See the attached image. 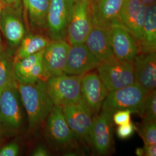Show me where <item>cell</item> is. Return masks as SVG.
Listing matches in <instances>:
<instances>
[{
	"label": "cell",
	"instance_id": "e575fe53",
	"mask_svg": "<svg viewBox=\"0 0 156 156\" xmlns=\"http://www.w3.org/2000/svg\"><path fill=\"white\" fill-rule=\"evenodd\" d=\"M3 135H4V129L0 125V143L1 142L3 138Z\"/></svg>",
	"mask_w": 156,
	"mask_h": 156
},
{
	"label": "cell",
	"instance_id": "277c9868",
	"mask_svg": "<svg viewBox=\"0 0 156 156\" xmlns=\"http://www.w3.org/2000/svg\"><path fill=\"white\" fill-rule=\"evenodd\" d=\"M97 73L108 91L127 87L135 82L133 62H124L115 57L101 62Z\"/></svg>",
	"mask_w": 156,
	"mask_h": 156
},
{
	"label": "cell",
	"instance_id": "d6986e66",
	"mask_svg": "<svg viewBox=\"0 0 156 156\" xmlns=\"http://www.w3.org/2000/svg\"><path fill=\"white\" fill-rule=\"evenodd\" d=\"M84 44L100 62L115 57L106 29L93 26Z\"/></svg>",
	"mask_w": 156,
	"mask_h": 156
},
{
	"label": "cell",
	"instance_id": "cb8c5ba5",
	"mask_svg": "<svg viewBox=\"0 0 156 156\" xmlns=\"http://www.w3.org/2000/svg\"><path fill=\"white\" fill-rule=\"evenodd\" d=\"M13 57L3 50L0 51V93L7 88L18 86Z\"/></svg>",
	"mask_w": 156,
	"mask_h": 156
},
{
	"label": "cell",
	"instance_id": "9a60e30c",
	"mask_svg": "<svg viewBox=\"0 0 156 156\" xmlns=\"http://www.w3.org/2000/svg\"><path fill=\"white\" fill-rule=\"evenodd\" d=\"M70 46L65 39L51 40L44 49L42 61L46 80L51 76L64 73Z\"/></svg>",
	"mask_w": 156,
	"mask_h": 156
},
{
	"label": "cell",
	"instance_id": "8992f818",
	"mask_svg": "<svg viewBox=\"0 0 156 156\" xmlns=\"http://www.w3.org/2000/svg\"><path fill=\"white\" fill-rule=\"evenodd\" d=\"M76 0H50L46 27L51 40L67 38V29Z\"/></svg>",
	"mask_w": 156,
	"mask_h": 156
},
{
	"label": "cell",
	"instance_id": "6da1fadb",
	"mask_svg": "<svg viewBox=\"0 0 156 156\" xmlns=\"http://www.w3.org/2000/svg\"><path fill=\"white\" fill-rule=\"evenodd\" d=\"M23 106L28 117L29 128L34 131L45 122L55 105L47 89L46 82L18 83Z\"/></svg>",
	"mask_w": 156,
	"mask_h": 156
},
{
	"label": "cell",
	"instance_id": "7a4b0ae2",
	"mask_svg": "<svg viewBox=\"0 0 156 156\" xmlns=\"http://www.w3.org/2000/svg\"><path fill=\"white\" fill-rule=\"evenodd\" d=\"M149 92L136 83L120 89L109 91L101 111L111 115L122 110H129L140 115Z\"/></svg>",
	"mask_w": 156,
	"mask_h": 156
},
{
	"label": "cell",
	"instance_id": "8d00e7d4",
	"mask_svg": "<svg viewBox=\"0 0 156 156\" xmlns=\"http://www.w3.org/2000/svg\"><path fill=\"white\" fill-rule=\"evenodd\" d=\"M3 50L2 48V39H1V31L0 30V51Z\"/></svg>",
	"mask_w": 156,
	"mask_h": 156
},
{
	"label": "cell",
	"instance_id": "9c48e42d",
	"mask_svg": "<svg viewBox=\"0 0 156 156\" xmlns=\"http://www.w3.org/2000/svg\"><path fill=\"white\" fill-rule=\"evenodd\" d=\"M107 30L114 56L122 61L133 62L140 49L133 34L120 24L112 25Z\"/></svg>",
	"mask_w": 156,
	"mask_h": 156
},
{
	"label": "cell",
	"instance_id": "8fae6325",
	"mask_svg": "<svg viewBox=\"0 0 156 156\" xmlns=\"http://www.w3.org/2000/svg\"><path fill=\"white\" fill-rule=\"evenodd\" d=\"M69 127L79 140L90 144V132L93 122V115L89 108L81 101L62 108Z\"/></svg>",
	"mask_w": 156,
	"mask_h": 156
},
{
	"label": "cell",
	"instance_id": "1f68e13d",
	"mask_svg": "<svg viewBox=\"0 0 156 156\" xmlns=\"http://www.w3.org/2000/svg\"><path fill=\"white\" fill-rule=\"evenodd\" d=\"M5 6H18L22 5V0H0Z\"/></svg>",
	"mask_w": 156,
	"mask_h": 156
},
{
	"label": "cell",
	"instance_id": "52a82bcc",
	"mask_svg": "<svg viewBox=\"0 0 156 156\" xmlns=\"http://www.w3.org/2000/svg\"><path fill=\"white\" fill-rule=\"evenodd\" d=\"M47 137L58 149H66L75 144L77 138L69 127L62 108L55 106L46 120Z\"/></svg>",
	"mask_w": 156,
	"mask_h": 156
},
{
	"label": "cell",
	"instance_id": "7402d4cb",
	"mask_svg": "<svg viewBox=\"0 0 156 156\" xmlns=\"http://www.w3.org/2000/svg\"><path fill=\"white\" fill-rule=\"evenodd\" d=\"M49 3L50 0H22L23 12L32 28H46Z\"/></svg>",
	"mask_w": 156,
	"mask_h": 156
},
{
	"label": "cell",
	"instance_id": "ffe728a7",
	"mask_svg": "<svg viewBox=\"0 0 156 156\" xmlns=\"http://www.w3.org/2000/svg\"><path fill=\"white\" fill-rule=\"evenodd\" d=\"M43 50L14 62V73L18 83H28L37 77L42 62Z\"/></svg>",
	"mask_w": 156,
	"mask_h": 156
},
{
	"label": "cell",
	"instance_id": "836d02e7",
	"mask_svg": "<svg viewBox=\"0 0 156 156\" xmlns=\"http://www.w3.org/2000/svg\"><path fill=\"white\" fill-rule=\"evenodd\" d=\"M146 6L150 5L151 4H155L156 0H139Z\"/></svg>",
	"mask_w": 156,
	"mask_h": 156
},
{
	"label": "cell",
	"instance_id": "83f0119b",
	"mask_svg": "<svg viewBox=\"0 0 156 156\" xmlns=\"http://www.w3.org/2000/svg\"><path fill=\"white\" fill-rule=\"evenodd\" d=\"M131 112L129 110H122L114 113L112 115V120L115 124L120 126L131 122Z\"/></svg>",
	"mask_w": 156,
	"mask_h": 156
},
{
	"label": "cell",
	"instance_id": "4fadbf2b",
	"mask_svg": "<svg viewBox=\"0 0 156 156\" xmlns=\"http://www.w3.org/2000/svg\"><path fill=\"white\" fill-rule=\"evenodd\" d=\"M82 101L94 115L98 114L109 91L97 72L90 71L81 76Z\"/></svg>",
	"mask_w": 156,
	"mask_h": 156
},
{
	"label": "cell",
	"instance_id": "7c38bea8",
	"mask_svg": "<svg viewBox=\"0 0 156 156\" xmlns=\"http://www.w3.org/2000/svg\"><path fill=\"white\" fill-rule=\"evenodd\" d=\"M113 135L111 115L101 111L93 117L90 132V144L98 154H107L111 149Z\"/></svg>",
	"mask_w": 156,
	"mask_h": 156
},
{
	"label": "cell",
	"instance_id": "d4e9b609",
	"mask_svg": "<svg viewBox=\"0 0 156 156\" xmlns=\"http://www.w3.org/2000/svg\"><path fill=\"white\" fill-rule=\"evenodd\" d=\"M136 129L145 145L156 144V121H143Z\"/></svg>",
	"mask_w": 156,
	"mask_h": 156
},
{
	"label": "cell",
	"instance_id": "2e32d148",
	"mask_svg": "<svg viewBox=\"0 0 156 156\" xmlns=\"http://www.w3.org/2000/svg\"><path fill=\"white\" fill-rule=\"evenodd\" d=\"M100 63L85 44L71 45L64 73L82 76L97 68Z\"/></svg>",
	"mask_w": 156,
	"mask_h": 156
},
{
	"label": "cell",
	"instance_id": "484cf974",
	"mask_svg": "<svg viewBox=\"0 0 156 156\" xmlns=\"http://www.w3.org/2000/svg\"><path fill=\"white\" fill-rule=\"evenodd\" d=\"M140 116L143 119V121H156V90L149 92L147 95Z\"/></svg>",
	"mask_w": 156,
	"mask_h": 156
},
{
	"label": "cell",
	"instance_id": "d590c367",
	"mask_svg": "<svg viewBox=\"0 0 156 156\" xmlns=\"http://www.w3.org/2000/svg\"><path fill=\"white\" fill-rule=\"evenodd\" d=\"M4 6H5V5L0 1V18H1V14H2V12L3 9H4Z\"/></svg>",
	"mask_w": 156,
	"mask_h": 156
},
{
	"label": "cell",
	"instance_id": "f1b7e54d",
	"mask_svg": "<svg viewBox=\"0 0 156 156\" xmlns=\"http://www.w3.org/2000/svg\"><path fill=\"white\" fill-rule=\"evenodd\" d=\"M19 151L18 144L12 142L0 149V156H16L19 154Z\"/></svg>",
	"mask_w": 156,
	"mask_h": 156
},
{
	"label": "cell",
	"instance_id": "4316f807",
	"mask_svg": "<svg viewBox=\"0 0 156 156\" xmlns=\"http://www.w3.org/2000/svg\"><path fill=\"white\" fill-rule=\"evenodd\" d=\"M136 130V126L131 122L119 126L116 129L117 136L121 140H126L131 137Z\"/></svg>",
	"mask_w": 156,
	"mask_h": 156
},
{
	"label": "cell",
	"instance_id": "74e56055",
	"mask_svg": "<svg viewBox=\"0 0 156 156\" xmlns=\"http://www.w3.org/2000/svg\"><path fill=\"white\" fill-rule=\"evenodd\" d=\"M89 2H92V1H94L95 0H88Z\"/></svg>",
	"mask_w": 156,
	"mask_h": 156
},
{
	"label": "cell",
	"instance_id": "e0dca14e",
	"mask_svg": "<svg viewBox=\"0 0 156 156\" xmlns=\"http://www.w3.org/2000/svg\"><path fill=\"white\" fill-rule=\"evenodd\" d=\"M135 83L151 92L156 90V52L140 53L133 62Z\"/></svg>",
	"mask_w": 156,
	"mask_h": 156
},
{
	"label": "cell",
	"instance_id": "f546056e",
	"mask_svg": "<svg viewBox=\"0 0 156 156\" xmlns=\"http://www.w3.org/2000/svg\"><path fill=\"white\" fill-rule=\"evenodd\" d=\"M49 152L44 146L39 145L37 146L32 153V156H49Z\"/></svg>",
	"mask_w": 156,
	"mask_h": 156
},
{
	"label": "cell",
	"instance_id": "4dcf8cb0",
	"mask_svg": "<svg viewBox=\"0 0 156 156\" xmlns=\"http://www.w3.org/2000/svg\"><path fill=\"white\" fill-rule=\"evenodd\" d=\"M144 153L146 156H156V144L145 145L144 147Z\"/></svg>",
	"mask_w": 156,
	"mask_h": 156
},
{
	"label": "cell",
	"instance_id": "ac0fdd59",
	"mask_svg": "<svg viewBox=\"0 0 156 156\" xmlns=\"http://www.w3.org/2000/svg\"><path fill=\"white\" fill-rule=\"evenodd\" d=\"M146 7L139 0H125L120 17V24L128 29L138 43L141 38Z\"/></svg>",
	"mask_w": 156,
	"mask_h": 156
},
{
	"label": "cell",
	"instance_id": "44dd1931",
	"mask_svg": "<svg viewBox=\"0 0 156 156\" xmlns=\"http://www.w3.org/2000/svg\"><path fill=\"white\" fill-rule=\"evenodd\" d=\"M140 53L156 52V4L147 6L140 43Z\"/></svg>",
	"mask_w": 156,
	"mask_h": 156
},
{
	"label": "cell",
	"instance_id": "d6a6232c",
	"mask_svg": "<svg viewBox=\"0 0 156 156\" xmlns=\"http://www.w3.org/2000/svg\"><path fill=\"white\" fill-rule=\"evenodd\" d=\"M135 154H136V156H145L144 147H138V148H136V149L135 150Z\"/></svg>",
	"mask_w": 156,
	"mask_h": 156
},
{
	"label": "cell",
	"instance_id": "5b68a950",
	"mask_svg": "<svg viewBox=\"0 0 156 156\" xmlns=\"http://www.w3.org/2000/svg\"><path fill=\"white\" fill-rule=\"evenodd\" d=\"M22 102L17 87L7 88L0 93V125L4 131H19L23 123Z\"/></svg>",
	"mask_w": 156,
	"mask_h": 156
},
{
	"label": "cell",
	"instance_id": "3957f363",
	"mask_svg": "<svg viewBox=\"0 0 156 156\" xmlns=\"http://www.w3.org/2000/svg\"><path fill=\"white\" fill-rule=\"evenodd\" d=\"M80 79L81 76L64 73L46 80L47 89L55 106L62 108L82 101Z\"/></svg>",
	"mask_w": 156,
	"mask_h": 156
},
{
	"label": "cell",
	"instance_id": "30bf717a",
	"mask_svg": "<svg viewBox=\"0 0 156 156\" xmlns=\"http://www.w3.org/2000/svg\"><path fill=\"white\" fill-rule=\"evenodd\" d=\"M0 30L8 44L17 48L26 35L22 4L4 6L0 18Z\"/></svg>",
	"mask_w": 156,
	"mask_h": 156
},
{
	"label": "cell",
	"instance_id": "603a6c76",
	"mask_svg": "<svg viewBox=\"0 0 156 156\" xmlns=\"http://www.w3.org/2000/svg\"><path fill=\"white\" fill-rule=\"evenodd\" d=\"M51 39L38 34H26L17 48L13 62H18L44 49Z\"/></svg>",
	"mask_w": 156,
	"mask_h": 156
},
{
	"label": "cell",
	"instance_id": "ba28073f",
	"mask_svg": "<svg viewBox=\"0 0 156 156\" xmlns=\"http://www.w3.org/2000/svg\"><path fill=\"white\" fill-rule=\"evenodd\" d=\"M92 27L89 1L76 0L67 29V38L69 44H84Z\"/></svg>",
	"mask_w": 156,
	"mask_h": 156
},
{
	"label": "cell",
	"instance_id": "5bb4252c",
	"mask_svg": "<svg viewBox=\"0 0 156 156\" xmlns=\"http://www.w3.org/2000/svg\"><path fill=\"white\" fill-rule=\"evenodd\" d=\"M125 0H95L90 2L92 24L108 30L120 24V17Z\"/></svg>",
	"mask_w": 156,
	"mask_h": 156
}]
</instances>
